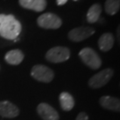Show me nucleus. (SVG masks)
<instances>
[{
    "label": "nucleus",
    "mask_w": 120,
    "mask_h": 120,
    "mask_svg": "<svg viewBox=\"0 0 120 120\" xmlns=\"http://www.w3.org/2000/svg\"><path fill=\"white\" fill-rule=\"evenodd\" d=\"M19 2L23 8L35 12H42L47 6L46 0H20Z\"/></svg>",
    "instance_id": "obj_11"
},
{
    "label": "nucleus",
    "mask_w": 120,
    "mask_h": 120,
    "mask_svg": "<svg viewBox=\"0 0 120 120\" xmlns=\"http://www.w3.org/2000/svg\"><path fill=\"white\" fill-rule=\"evenodd\" d=\"M37 25L40 27L44 28V29H51V30H56L58 29L62 26V19L58 17L57 15L50 13L42 14L37 18Z\"/></svg>",
    "instance_id": "obj_6"
},
{
    "label": "nucleus",
    "mask_w": 120,
    "mask_h": 120,
    "mask_svg": "<svg viewBox=\"0 0 120 120\" xmlns=\"http://www.w3.org/2000/svg\"><path fill=\"white\" fill-rule=\"evenodd\" d=\"M31 76L35 80L43 83H49L54 78L55 74L52 69L43 64H36L31 69Z\"/></svg>",
    "instance_id": "obj_5"
},
{
    "label": "nucleus",
    "mask_w": 120,
    "mask_h": 120,
    "mask_svg": "<svg viewBox=\"0 0 120 120\" xmlns=\"http://www.w3.org/2000/svg\"><path fill=\"white\" fill-rule=\"evenodd\" d=\"M22 30L21 23L12 15L0 14V36L7 40H15Z\"/></svg>",
    "instance_id": "obj_1"
},
{
    "label": "nucleus",
    "mask_w": 120,
    "mask_h": 120,
    "mask_svg": "<svg viewBox=\"0 0 120 120\" xmlns=\"http://www.w3.org/2000/svg\"><path fill=\"white\" fill-rule=\"evenodd\" d=\"M99 103L102 108L108 110L119 112L120 111V100L116 97L104 95L99 99Z\"/></svg>",
    "instance_id": "obj_10"
},
{
    "label": "nucleus",
    "mask_w": 120,
    "mask_h": 120,
    "mask_svg": "<svg viewBox=\"0 0 120 120\" xmlns=\"http://www.w3.org/2000/svg\"><path fill=\"white\" fill-rule=\"evenodd\" d=\"M95 30L88 26H80L74 28L68 34V37L73 42H80L92 36Z\"/></svg>",
    "instance_id": "obj_7"
},
{
    "label": "nucleus",
    "mask_w": 120,
    "mask_h": 120,
    "mask_svg": "<svg viewBox=\"0 0 120 120\" xmlns=\"http://www.w3.org/2000/svg\"><path fill=\"white\" fill-rule=\"evenodd\" d=\"M20 111L18 107L9 101H0V116L3 118H15L18 116Z\"/></svg>",
    "instance_id": "obj_9"
},
{
    "label": "nucleus",
    "mask_w": 120,
    "mask_h": 120,
    "mask_svg": "<svg viewBox=\"0 0 120 120\" xmlns=\"http://www.w3.org/2000/svg\"><path fill=\"white\" fill-rule=\"evenodd\" d=\"M76 120H89L87 114L83 112H80V113L78 114L77 117L76 118Z\"/></svg>",
    "instance_id": "obj_17"
},
{
    "label": "nucleus",
    "mask_w": 120,
    "mask_h": 120,
    "mask_svg": "<svg viewBox=\"0 0 120 120\" xmlns=\"http://www.w3.org/2000/svg\"><path fill=\"white\" fill-rule=\"evenodd\" d=\"M79 56L84 63V64H86L87 67L93 70H97L101 68L102 64L101 58L95 50L91 48H83L79 53Z\"/></svg>",
    "instance_id": "obj_2"
},
{
    "label": "nucleus",
    "mask_w": 120,
    "mask_h": 120,
    "mask_svg": "<svg viewBox=\"0 0 120 120\" xmlns=\"http://www.w3.org/2000/svg\"><path fill=\"white\" fill-rule=\"evenodd\" d=\"M120 7V0H107L105 2V9L106 12L108 15H115L119 12Z\"/></svg>",
    "instance_id": "obj_16"
},
{
    "label": "nucleus",
    "mask_w": 120,
    "mask_h": 120,
    "mask_svg": "<svg viewBox=\"0 0 120 120\" xmlns=\"http://www.w3.org/2000/svg\"><path fill=\"white\" fill-rule=\"evenodd\" d=\"M114 45V37L110 33L102 34L98 40V46L101 50L107 52L110 50Z\"/></svg>",
    "instance_id": "obj_13"
},
{
    "label": "nucleus",
    "mask_w": 120,
    "mask_h": 120,
    "mask_svg": "<svg viewBox=\"0 0 120 120\" xmlns=\"http://www.w3.org/2000/svg\"><path fill=\"white\" fill-rule=\"evenodd\" d=\"M24 54L20 50H9L5 55V60L9 64L18 65L24 60Z\"/></svg>",
    "instance_id": "obj_12"
},
{
    "label": "nucleus",
    "mask_w": 120,
    "mask_h": 120,
    "mask_svg": "<svg viewBox=\"0 0 120 120\" xmlns=\"http://www.w3.org/2000/svg\"><path fill=\"white\" fill-rule=\"evenodd\" d=\"M114 74V71L111 68L104 69L96 75H93L88 81L89 87L92 89H98L104 87L109 82Z\"/></svg>",
    "instance_id": "obj_3"
},
{
    "label": "nucleus",
    "mask_w": 120,
    "mask_h": 120,
    "mask_svg": "<svg viewBox=\"0 0 120 120\" xmlns=\"http://www.w3.org/2000/svg\"><path fill=\"white\" fill-rule=\"evenodd\" d=\"M70 57V50L65 47H55L51 48L46 53L45 57L49 62L58 64L67 60Z\"/></svg>",
    "instance_id": "obj_4"
},
{
    "label": "nucleus",
    "mask_w": 120,
    "mask_h": 120,
    "mask_svg": "<svg viewBox=\"0 0 120 120\" xmlns=\"http://www.w3.org/2000/svg\"><path fill=\"white\" fill-rule=\"evenodd\" d=\"M101 13V7L98 4H94L89 9L87 14V19L89 23H94L99 19Z\"/></svg>",
    "instance_id": "obj_15"
},
{
    "label": "nucleus",
    "mask_w": 120,
    "mask_h": 120,
    "mask_svg": "<svg viewBox=\"0 0 120 120\" xmlns=\"http://www.w3.org/2000/svg\"><path fill=\"white\" fill-rule=\"evenodd\" d=\"M37 112L39 116L43 120H58L59 119V115L58 112L45 102L39 104L37 107Z\"/></svg>",
    "instance_id": "obj_8"
},
{
    "label": "nucleus",
    "mask_w": 120,
    "mask_h": 120,
    "mask_svg": "<svg viewBox=\"0 0 120 120\" xmlns=\"http://www.w3.org/2000/svg\"><path fill=\"white\" fill-rule=\"evenodd\" d=\"M68 0H57V4L58 6H62V5L66 4Z\"/></svg>",
    "instance_id": "obj_18"
},
{
    "label": "nucleus",
    "mask_w": 120,
    "mask_h": 120,
    "mask_svg": "<svg viewBox=\"0 0 120 120\" xmlns=\"http://www.w3.org/2000/svg\"><path fill=\"white\" fill-rule=\"evenodd\" d=\"M74 1H77V0H74Z\"/></svg>",
    "instance_id": "obj_19"
},
{
    "label": "nucleus",
    "mask_w": 120,
    "mask_h": 120,
    "mask_svg": "<svg viewBox=\"0 0 120 120\" xmlns=\"http://www.w3.org/2000/svg\"><path fill=\"white\" fill-rule=\"evenodd\" d=\"M59 103L62 110L66 112L72 110L75 105L73 97L70 93L63 91L59 94Z\"/></svg>",
    "instance_id": "obj_14"
}]
</instances>
